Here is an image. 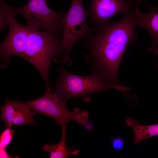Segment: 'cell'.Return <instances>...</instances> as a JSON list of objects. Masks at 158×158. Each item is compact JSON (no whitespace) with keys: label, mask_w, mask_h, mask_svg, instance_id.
<instances>
[{"label":"cell","mask_w":158,"mask_h":158,"mask_svg":"<svg viewBox=\"0 0 158 158\" xmlns=\"http://www.w3.org/2000/svg\"><path fill=\"white\" fill-rule=\"evenodd\" d=\"M137 26L135 11L123 15L119 21L109 23L78 43L88 50L85 59L91 74L110 84H118L119 68L124 52L138 39Z\"/></svg>","instance_id":"cell-1"},{"label":"cell","mask_w":158,"mask_h":158,"mask_svg":"<svg viewBox=\"0 0 158 158\" xmlns=\"http://www.w3.org/2000/svg\"><path fill=\"white\" fill-rule=\"evenodd\" d=\"M61 35L29 28L28 38L22 56L36 68L44 80L46 87L49 83L51 61L57 56L63 58L59 49Z\"/></svg>","instance_id":"cell-2"},{"label":"cell","mask_w":158,"mask_h":158,"mask_svg":"<svg viewBox=\"0 0 158 158\" xmlns=\"http://www.w3.org/2000/svg\"><path fill=\"white\" fill-rule=\"evenodd\" d=\"M56 70L59 75L54 83L53 90L66 102L73 98H80L88 102L90 100L89 96L92 94L107 92L110 88L118 90L121 88L120 85L110 84L93 74L83 76L71 73L62 65Z\"/></svg>","instance_id":"cell-3"},{"label":"cell","mask_w":158,"mask_h":158,"mask_svg":"<svg viewBox=\"0 0 158 158\" xmlns=\"http://www.w3.org/2000/svg\"><path fill=\"white\" fill-rule=\"evenodd\" d=\"M89 14L84 8L83 0H72L68 12L62 18L63 33L59 43V49L64 54L61 65H72L73 62L68 56L73 46L80 39L91 36L97 30L87 23Z\"/></svg>","instance_id":"cell-4"},{"label":"cell","mask_w":158,"mask_h":158,"mask_svg":"<svg viewBox=\"0 0 158 158\" xmlns=\"http://www.w3.org/2000/svg\"><path fill=\"white\" fill-rule=\"evenodd\" d=\"M23 102L33 110L35 115L41 114L54 119L56 123L61 127V138H66V125L69 121L73 120L84 126L89 119L86 110H81L76 107L72 111H70L66 102L55 93L50 86L46 87L45 93L41 97Z\"/></svg>","instance_id":"cell-5"},{"label":"cell","mask_w":158,"mask_h":158,"mask_svg":"<svg viewBox=\"0 0 158 158\" xmlns=\"http://www.w3.org/2000/svg\"><path fill=\"white\" fill-rule=\"evenodd\" d=\"M9 6L15 16L20 14L25 18L26 26L29 28L35 30L42 29L44 31L63 35L61 20L65 13L62 11L58 12L51 9L46 0H29L20 8Z\"/></svg>","instance_id":"cell-6"},{"label":"cell","mask_w":158,"mask_h":158,"mask_svg":"<svg viewBox=\"0 0 158 158\" xmlns=\"http://www.w3.org/2000/svg\"><path fill=\"white\" fill-rule=\"evenodd\" d=\"M141 0H91L89 6L90 23L98 29L109 23V20L118 13L123 15L135 11L141 4Z\"/></svg>","instance_id":"cell-7"},{"label":"cell","mask_w":158,"mask_h":158,"mask_svg":"<svg viewBox=\"0 0 158 158\" xmlns=\"http://www.w3.org/2000/svg\"><path fill=\"white\" fill-rule=\"evenodd\" d=\"M12 16L8 25V32L0 47V67H6L12 56L21 57L28 40L29 28L19 23Z\"/></svg>","instance_id":"cell-8"},{"label":"cell","mask_w":158,"mask_h":158,"mask_svg":"<svg viewBox=\"0 0 158 158\" xmlns=\"http://www.w3.org/2000/svg\"><path fill=\"white\" fill-rule=\"evenodd\" d=\"M148 11H141L137 7L135 13L137 19L138 26L146 30L152 37L153 47L158 44V6L153 7L146 3Z\"/></svg>","instance_id":"cell-9"},{"label":"cell","mask_w":158,"mask_h":158,"mask_svg":"<svg viewBox=\"0 0 158 158\" xmlns=\"http://www.w3.org/2000/svg\"><path fill=\"white\" fill-rule=\"evenodd\" d=\"M12 117V125H37L35 121L33 111L23 102L13 100Z\"/></svg>","instance_id":"cell-10"},{"label":"cell","mask_w":158,"mask_h":158,"mask_svg":"<svg viewBox=\"0 0 158 158\" xmlns=\"http://www.w3.org/2000/svg\"><path fill=\"white\" fill-rule=\"evenodd\" d=\"M126 124L132 128L134 135V142L136 145L145 139L158 135V124L150 125L140 124L131 118L126 120Z\"/></svg>","instance_id":"cell-11"},{"label":"cell","mask_w":158,"mask_h":158,"mask_svg":"<svg viewBox=\"0 0 158 158\" xmlns=\"http://www.w3.org/2000/svg\"><path fill=\"white\" fill-rule=\"evenodd\" d=\"M66 138H61L57 143L45 144L43 150L49 153V158H67L71 155H77L80 150L69 148L66 144Z\"/></svg>","instance_id":"cell-12"},{"label":"cell","mask_w":158,"mask_h":158,"mask_svg":"<svg viewBox=\"0 0 158 158\" xmlns=\"http://www.w3.org/2000/svg\"><path fill=\"white\" fill-rule=\"evenodd\" d=\"M14 16L9 7L4 0H0V30L7 28L11 18Z\"/></svg>","instance_id":"cell-13"},{"label":"cell","mask_w":158,"mask_h":158,"mask_svg":"<svg viewBox=\"0 0 158 158\" xmlns=\"http://www.w3.org/2000/svg\"><path fill=\"white\" fill-rule=\"evenodd\" d=\"M14 131L11 128L6 127L1 132L0 138V148L5 149L11 142L13 135Z\"/></svg>","instance_id":"cell-14"},{"label":"cell","mask_w":158,"mask_h":158,"mask_svg":"<svg viewBox=\"0 0 158 158\" xmlns=\"http://www.w3.org/2000/svg\"><path fill=\"white\" fill-rule=\"evenodd\" d=\"M124 145L123 140L119 137L114 138L112 142V145L113 148L116 150L121 149Z\"/></svg>","instance_id":"cell-15"},{"label":"cell","mask_w":158,"mask_h":158,"mask_svg":"<svg viewBox=\"0 0 158 158\" xmlns=\"http://www.w3.org/2000/svg\"><path fill=\"white\" fill-rule=\"evenodd\" d=\"M147 50L152 52L155 55H158V44L156 47H153L147 49ZM156 65L158 67V63Z\"/></svg>","instance_id":"cell-16"},{"label":"cell","mask_w":158,"mask_h":158,"mask_svg":"<svg viewBox=\"0 0 158 158\" xmlns=\"http://www.w3.org/2000/svg\"><path fill=\"white\" fill-rule=\"evenodd\" d=\"M11 157L7 152L5 149L0 148V158H9Z\"/></svg>","instance_id":"cell-17"}]
</instances>
